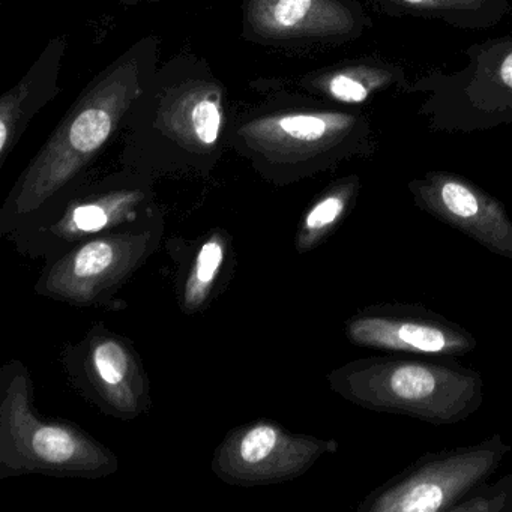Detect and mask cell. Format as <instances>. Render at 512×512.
<instances>
[{
	"mask_svg": "<svg viewBox=\"0 0 512 512\" xmlns=\"http://www.w3.org/2000/svg\"><path fill=\"white\" fill-rule=\"evenodd\" d=\"M329 386L350 403L430 424L463 421L482 404V377L455 362L368 358L332 371Z\"/></svg>",
	"mask_w": 512,
	"mask_h": 512,
	"instance_id": "cell-2",
	"label": "cell"
},
{
	"mask_svg": "<svg viewBox=\"0 0 512 512\" xmlns=\"http://www.w3.org/2000/svg\"><path fill=\"white\" fill-rule=\"evenodd\" d=\"M466 64L410 82L407 94L424 97L418 116L437 133L473 134L512 125V34L472 44Z\"/></svg>",
	"mask_w": 512,
	"mask_h": 512,
	"instance_id": "cell-3",
	"label": "cell"
},
{
	"mask_svg": "<svg viewBox=\"0 0 512 512\" xmlns=\"http://www.w3.org/2000/svg\"><path fill=\"white\" fill-rule=\"evenodd\" d=\"M232 256V236L226 230H209L196 248L178 283L182 313L197 314L209 307L217 295L221 277Z\"/></svg>",
	"mask_w": 512,
	"mask_h": 512,
	"instance_id": "cell-13",
	"label": "cell"
},
{
	"mask_svg": "<svg viewBox=\"0 0 512 512\" xmlns=\"http://www.w3.org/2000/svg\"><path fill=\"white\" fill-rule=\"evenodd\" d=\"M71 385L103 415L133 421L152 406L148 371L134 344L97 323L61 353Z\"/></svg>",
	"mask_w": 512,
	"mask_h": 512,
	"instance_id": "cell-7",
	"label": "cell"
},
{
	"mask_svg": "<svg viewBox=\"0 0 512 512\" xmlns=\"http://www.w3.org/2000/svg\"><path fill=\"white\" fill-rule=\"evenodd\" d=\"M119 458L79 425L47 419L34 407L28 367L11 359L0 370V479L23 475L101 479Z\"/></svg>",
	"mask_w": 512,
	"mask_h": 512,
	"instance_id": "cell-1",
	"label": "cell"
},
{
	"mask_svg": "<svg viewBox=\"0 0 512 512\" xmlns=\"http://www.w3.org/2000/svg\"><path fill=\"white\" fill-rule=\"evenodd\" d=\"M163 215L95 236L46 263L35 293L77 308L104 307L157 253L164 236Z\"/></svg>",
	"mask_w": 512,
	"mask_h": 512,
	"instance_id": "cell-4",
	"label": "cell"
},
{
	"mask_svg": "<svg viewBox=\"0 0 512 512\" xmlns=\"http://www.w3.org/2000/svg\"><path fill=\"white\" fill-rule=\"evenodd\" d=\"M346 337L356 346L389 352L466 355L476 340L457 323L440 314L407 304H383L364 308L347 320Z\"/></svg>",
	"mask_w": 512,
	"mask_h": 512,
	"instance_id": "cell-10",
	"label": "cell"
},
{
	"mask_svg": "<svg viewBox=\"0 0 512 512\" xmlns=\"http://www.w3.org/2000/svg\"><path fill=\"white\" fill-rule=\"evenodd\" d=\"M425 214L460 230L497 256L512 260V221L505 206L457 173L433 170L407 185Z\"/></svg>",
	"mask_w": 512,
	"mask_h": 512,
	"instance_id": "cell-9",
	"label": "cell"
},
{
	"mask_svg": "<svg viewBox=\"0 0 512 512\" xmlns=\"http://www.w3.org/2000/svg\"><path fill=\"white\" fill-rule=\"evenodd\" d=\"M409 85L406 71L400 64L371 56L331 71L323 89L337 103L359 106L386 95L406 94Z\"/></svg>",
	"mask_w": 512,
	"mask_h": 512,
	"instance_id": "cell-11",
	"label": "cell"
},
{
	"mask_svg": "<svg viewBox=\"0 0 512 512\" xmlns=\"http://www.w3.org/2000/svg\"><path fill=\"white\" fill-rule=\"evenodd\" d=\"M359 190L358 176H349L329 187L311 205L296 230L295 248L299 254L316 250L341 226L355 206Z\"/></svg>",
	"mask_w": 512,
	"mask_h": 512,
	"instance_id": "cell-14",
	"label": "cell"
},
{
	"mask_svg": "<svg viewBox=\"0 0 512 512\" xmlns=\"http://www.w3.org/2000/svg\"><path fill=\"white\" fill-rule=\"evenodd\" d=\"M373 7L389 17L436 20L470 31L494 28L512 11L509 0H373Z\"/></svg>",
	"mask_w": 512,
	"mask_h": 512,
	"instance_id": "cell-12",
	"label": "cell"
},
{
	"mask_svg": "<svg viewBox=\"0 0 512 512\" xmlns=\"http://www.w3.org/2000/svg\"><path fill=\"white\" fill-rule=\"evenodd\" d=\"M110 128L112 121L106 112L100 109L86 110L71 127V145L80 154H91L106 142Z\"/></svg>",
	"mask_w": 512,
	"mask_h": 512,
	"instance_id": "cell-16",
	"label": "cell"
},
{
	"mask_svg": "<svg viewBox=\"0 0 512 512\" xmlns=\"http://www.w3.org/2000/svg\"><path fill=\"white\" fill-rule=\"evenodd\" d=\"M511 446L500 434L476 445L427 454L368 494L359 512H451L473 488L487 482Z\"/></svg>",
	"mask_w": 512,
	"mask_h": 512,
	"instance_id": "cell-5",
	"label": "cell"
},
{
	"mask_svg": "<svg viewBox=\"0 0 512 512\" xmlns=\"http://www.w3.org/2000/svg\"><path fill=\"white\" fill-rule=\"evenodd\" d=\"M337 449L335 440L295 434L260 419L233 428L215 449L211 467L227 484L259 487L299 478Z\"/></svg>",
	"mask_w": 512,
	"mask_h": 512,
	"instance_id": "cell-8",
	"label": "cell"
},
{
	"mask_svg": "<svg viewBox=\"0 0 512 512\" xmlns=\"http://www.w3.org/2000/svg\"><path fill=\"white\" fill-rule=\"evenodd\" d=\"M193 124L197 137L205 145L217 142L220 133V112L212 101H202L193 110Z\"/></svg>",
	"mask_w": 512,
	"mask_h": 512,
	"instance_id": "cell-17",
	"label": "cell"
},
{
	"mask_svg": "<svg viewBox=\"0 0 512 512\" xmlns=\"http://www.w3.org/2000/svg\"><path fill=\"white\" fill-rule=\"evenodd\" d=\"M160 215L137 188L94 193L64 203H47L5 238L29 259L49 263L74 245Z\"/></svg>",
	"mask_w": 512,
	"mask_h": 512,
	"instance_id": "cell-6",
	"label": "cell"
},
{
	"mask_svg": "<svg viewBox=\"0 0 512 512\" xmlns=\"http://www.w3.org/2000/svg\"><path fill=\"white\" fill-rule=\"evenodd\" d=\"M451 512H512V475L473 488Z\"/></svg>",
	"mask_w": 512,
	"mask_h": 512,
	"instance_id": "cell-15",
	"label": "cell"
}]
</instances>
